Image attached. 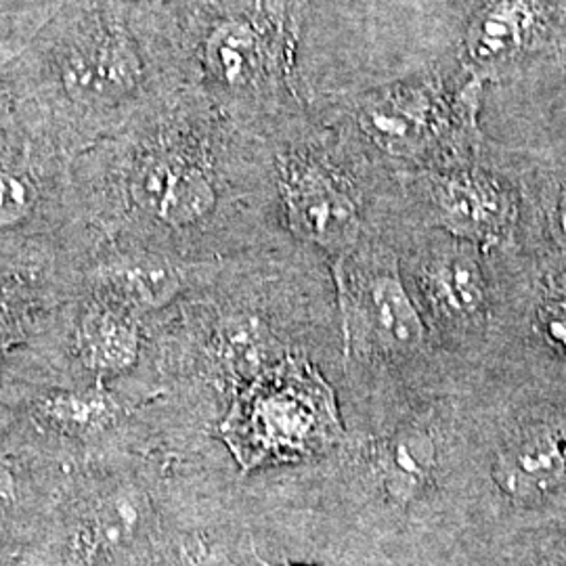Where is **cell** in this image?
<instances>
[{"label":"cell","instance_id":"obj_5","mask_svg":"<svg viewBox=\"0 0 566 566\" xmlns=\"http://www.w3.org/2000/svg\"><path fill=\"white\" fill-rule=\"evenodd\" d=\"M439 224L460 242L491 248L506 242L516 223V203L502 182L479 170L428 177Z\"/></svg>","mask_w":566,"mask_h":566},{"label":"cell","instance_id":"obj_1","mask_svg":"<svg viewBox=\"0 0 566 566\" xmlns=\"http://www.w3.org/2000/svg\"><path fill=\"white\" fill-rule=\"evenodd\" d=\"M221 434L252 470L322 458L343 441L344 430L334 388L315 365L287 357L235 399Z\"/></svg>","mask_w":566,"mask_h":566},{"label":"cell","instance_id":"obj_21","mask_svg":"<svg viewBox=\"0 0 566 566\" xmlns=\"http://www.w3.org/2000/svg\"><path fill=\"white\" fill-rule=\"evenodd\" d=\"M13 493H15L13 476L4 465L0 464V506L9 504L13 500Z\"/></svg>","mask_w":566,"mask_h":566},{"label":"cell","instance_id":"obj_4","mask_svg":"<svg viewBox=\"0 0 566 566\" xmlns=\"http://www.w3.org/2000/svg\"><path fill=\"white\" fill-rule=\"evenodd\" d=\"M282 196L287 224L298 238L336 256L357 248L361 210L353 187L334 166L308 156L285 158Z\"/></svg>","mask_w":566,"mask_h":566},{"label":"cell","instance_id":"obj_14","mask_svg":"<svg viewBox=\"0 0 566 566\" xmlns=\"http://www.w3.org/2000/svg\"><path fill=\"white\" fill-rule=\"evenodd\" d=\"M139 336L130 315L118 308L95 311L82 327V355L99 371H118L133 365Z\"/></svg>","mask_w":566,"mask_h":566},{"label":"cell","instance_id":"obj_16","mask_svg":"<svg viewBox=\"0 0 566 566\" xmlns=\"http://www.w3.org/2000/svg\"><path fill=\"white\" fill-rule=\"evenodd\" d=\"M44 416L55 424L72 430L86 432L95 430L109 418V401L102 392H63L42 405Z\"/></svg>","mask_w":566,"mask_h":566},{"label":"cell","instance_id":"obj_15","mask_svg":"<svg viewBox=\"0 0 566 566\" xmlns=\"http://www.w3.org/2000/svg\"><path fill=\"white\" fill-rule=\"evenodd\" d=\"M112 280L122 301L133 306H160L181 287L177 269L151 259L122 264Z\"/></svg>","mask_w":566,"mask_h":566},{"label":"cell","instance_id":"obj_19","mask_svg":"<svg viewBox=\"0 0 566 566\" xmlns=\"http://www.w3.org/2000/svg\"><path fill=\"white\" fill-rule=\"evenodd\" d=\"M170 566H227V563L200 542H191L179 547Z\"/></svg>","mask_w":566,"mask_h":566},{"label":"cell","instance_id":"obj_2","mask_svg":"<svg viewBox=\"0 0 566 566\" xmlns=\"http://www.w3.org/2000/svg\"><path fill=\"white\" fill-rule=\"evenodd\" d=\"M334 277L346 357L392 361L424 346L422 315L390 254L355 248L336 259Z\"/></svg>","mask_w":566,"mask_h":566},{"label":"cell","instance_id":"obj_12","mask_svg":"<svg viewBox=\"0 0 566 566\" xmlns=\"http://www.w3.org/2000/svg\"><path fill=\"white\" fill-rule=\"evenodd\" d=\"M145 523L143 497L133 486L109 489L82 512L76 547L91 565L112 560L133 547Z\"/></svg>","mask_w":566,"mask_h":566},{"label":"cell","instance_id":"obj_20","mask_svg":"<svg viewBox=\"0 0 566 566\" xmlns=\"http://www.w3.org/2000/svg\"><path fill=\"white\" fill-rule=\"evenodd\" d=\"M549 229L556 243L566 250V181L560 185L549 208Z\"/></svg>","mask_w":566,"mask_h":566},{"label":"cell","instance_id":"obj_17","mask_svg":"<svg viewBox=\"0 0 566 566\" xmlns=\"http://www.w3.org/2000/svg\"><path fill=\"white\" fill-rule=\"evenodd\" d=\"M36 202L34 185L15 170L0 168V224L23 221Z\"/></svg>","mask_w":566,"mask_h":566},{"label":"cell","instance_id":"obj_18","mask_svg":"<svg viewBox=\"0 0 566 566\" xmlns=\"http://www.w3.org/2000/svg\"><path fill=\"white\" fill-rule=\"evenodd\" d=\"M539 322L547 340L566 353V290L547 298L539 311Z\"/></svg>","mask_w":566,"mask_h":566},{"label":"cell","instance_id":"obj_7","mask_svg":"<svg viewBox=\"0 0 566 566\" xmlns=\"http://www.w3.org/2000/svg\"><path fill=\"white\" fill-rule=\"evenodd\" d=\"M65 93L84 103H114L133 93L142 78V61L126 32L99 28L70 42L61 55Z\"/></svg>","mask_w":566,"mask_h":566},{"label":"cell","instance_id":"obj_11","mask_svg":"<svg viewBox=\"0 0 566 566\" xmlns=\"http://www.w3.org/2000/svg\"><path fill=\"white\" fill-rule=\"evenodd\" d=\"M426 303L447 324L470 327L485 313V280L465 245H449L418 271Z\"/></svg>","mask_w":566,"mask_h":566},{"label":"cell","instance_id":"obj_13","mask_svg":"<svg viewBox=\"0 0 566 566\" xmlns=\"http://www.w3.org/2000/svg\"><path fill=\"white\" fill-rule=\"evenodd\" d=\"M203 61L208 72L224 86H250L263 74V36L245 21H223L208 36Z\"/></svg>","mask_w":566,"mask_h":566},{"label":"cell","instance_id":"obj_6","mask_svg":"<svg viewBox=\"0 0 566 566\" xmlns=\"http://www.w3.org/2000/svg\"><path fill=\"white\" fill-rule=\"evenodd\" d=\"M133 191L149 214L175 229L200 223L217 202L208 166L177 147H160L149 154L135 177Z\"/></svg>","mask_w":566,"mask_h":566},{"label":"cell","instance_id":"obj_3","mask_svg":"<svg viewBox=\"0 0 566 566\" xmlns=\"http://www.w3.org/2000/svg\"><path fill=\"white\" fill-rule=\"evenodd\" d=\"M470 109L449 105L428 84L397 86L378 93L359 112L361 128L386 154L420 160L449 143L462 142L470 128Z\"/></svg>","mask_w":566,"mask_h":566},{"label":"cell","instance_id":"obj_10","mask_svg":"<svg viewBox=\"0 0 566 566\" xmlns=\"http://www.w3.org/2000/svg\"><path fill=\"white\" fill-rule=\"evenodd\" d=\"M369 460L386 497L397 506H409L434 483L439 449L426 426L405 424L378 439Z\"/></svg>","mask_w":566,"mask_h":566},{"label":"cell","instance_id":"obj_8","mask_svg":"<svg viewBox=\"0 0 566 566\" xmlns=\"http://www.w3.org/2000/svg\"><path fill=\"white\" fill-rule=\"evenodd\" d=\"M552 25L546 0H483L465 30V57L474 67H500L537 49Z\"/></svg>","mask_w":566,"mask_h":566},{"label":"cell","instance_id":"obj_9","mask_svg":"<svg viewBox=\"0 0 566 566\" xmlns=\"http://www.w3.org/2000/svg\"><path fill=\"white\" fill-rule=\"evenodd\" d=\"M566 476V428L535 426L510 441L493 465L500 489L518 500L542 497Z\"/></svg>","mask_w":566,"mask_h":566},{"label":"cell","instance_id":"obj_22","mask_svg":"<svg viewBox=\"0 0 566 566\" xmlns=\"http://www.w3.org/2000/svg\"><path fill=\"white\" fill-rule=\"evenodd\" d=\"M263 566H275V565H266V563H263ZM287 566H298V565H287Z\"/></svg>","mask_w":566,"mask_h":566}]
</instances>
